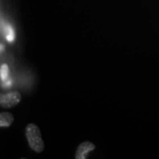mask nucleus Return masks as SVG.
I'll use <instances>...</instances> for the list:
<instances>
[{"instance_id":"f257e3e1","label":"nucleus","mask_w":159,"mask_h":159,"mask_svg":"<svg viewBox=\"0 0 159 159\" xmlns=\"http://www.w3.org/2000/svg\"><path fill=\"white\" fill-rule=\"evenodd\" d=\"M26 136L29 146L35 152H42L44 148V143L42 139L39 127L34 124H29L26 127Z\"/></svg>"},{"instance_id":"f03ea898","label":"nucleus","mask_w":159,"mask_h":159,"mask_svg":"<svg viewBox=\"0 0 159 159\" xmlns=\"http://www.w3.org/2000/svg\"><path fill=\"white\" fill-rule=\"evenodd\" d=\"M20 94L18 92H10L7 94H3L0 97V103L2 107H12L17 105L20 102Z\"/></svg>"},{"instance_id":"7ed1b4c3","label":"nucleus","mask_w":159,"mask_h":159,"mask_svg":"<svg viewBox=\"0 0 159 159\" xmlns=\"http://www.w3.org/2000/svg\"><path fill=\"white\" fill-rule=\"evenodd\" d=\"M96 146L90 142H84L80 143L77 148V151L75 153V158L76 159H85L88 157L89 152L94 150Z\"/></svg>"},{"instance_id":"20e7f679","label":"nucleus","mask_w":159,"mask_h":159,"mask_svg":"<svg viewBox=\"0 0 159 159\" xmlns=\"http://www.w3.org/2000/svg\"><path fill=\"white\" fill-rule=\"evenodd\" d=\"M13 122V116L9 112H2L0 114V125L2 127L10 126Z\"/></svg>"},{"instance_id":"39448f33","label":"nucleus","mask_w":159,"mask_h":159,"mask_svg":"<svg viewBox=\"0 0 159 159\" xmlns=\"http://www.w3.org/2000/svg\"><path fill=\"white\" fill-rule=\"evenodd\" d=\"M3 32L5 34L6 39L8 42L11 43V42L14 41V39H15V33H14V30L11 28V25L5 23L4 26H3Z\"/></svg>"},{"instance_id":"423d86ee","label":"nucleus","mask_w":159,"mask_h":159,"mask_svg":"<svg viewBox=\"0 0 159 159\" xmlns=\"http://www.w3.org/2000/svg\"><path fill=\"white\" fill-rule=\"evenodd\" d=\"M0 75H1V80H6L9 78V68L8 66L6 64H3L1 66V70H0Z\"/></svg>"},{"instance_id":"0eeeda50","label":"nucleus","mask_w":159,"mask_h":159,"mask_svg":"<svg viewBox=\"0 0 159 159\" xmlns=\"http://www.w3.org/2000/svg\"><path fill=\"white\" fill-rule=\"evenodd\" d=\"M3 87H5V88H9V87H11V80L10 78H8L6 80H3Z\"/></svg>"}]
</instances>
